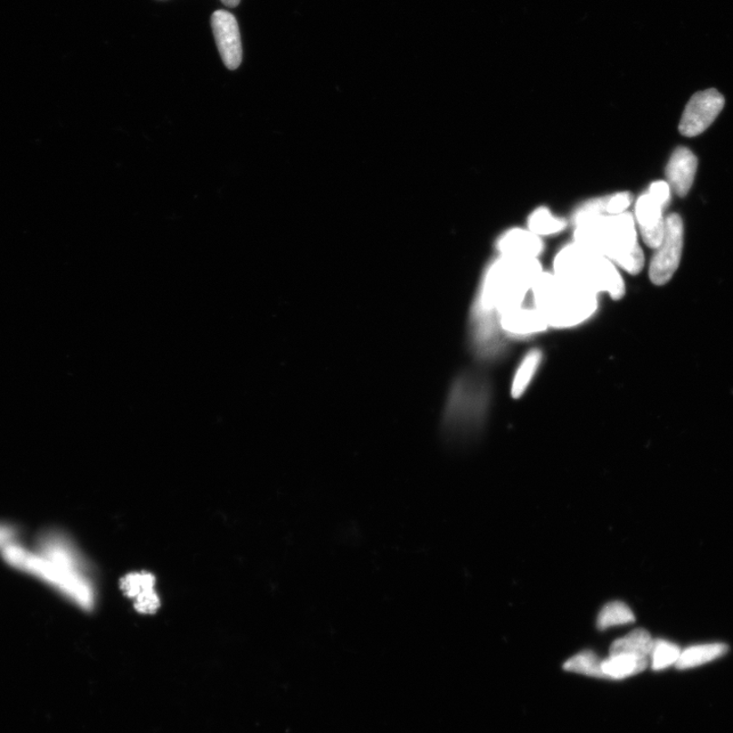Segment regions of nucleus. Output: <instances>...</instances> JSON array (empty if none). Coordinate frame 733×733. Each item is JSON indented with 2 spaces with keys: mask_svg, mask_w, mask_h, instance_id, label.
Segmentation results:
<instances>
[{
  "mask_svg": "<svg viewBox=\"0 0 733 733\" xmlns=\"http://www.w3.org/2000/svg\"><path fill=\"white\" fill-rule=\"evenodd\" d=\"M3 556L7 564L40 577L81 609L95 608L98 590L92 569L67 537L45 535L39 556L14 544L3 550Z\"/></svg>",
  "mask_w": 733,
  "mask_h": 733,
  "instance_id": "1",
  "label": "nucleus"
},
{
  "mask_svg": "<svg viewBox=\"0 0 733 733\" xmlns=\"http://www.w3.org/2000/svg\"><path fill=\"white\" fill-rule=\"evenodd\" d=\"M575 243L598 252L630 274H639L645 256L629 212L605 214L604 200H595L576 212Z\"/></svg>",
  "mask_w": 733,
  "mask_h": 733,
  "instance_id": "2",
  "label": "nucleus"
},
{
  "mask_svg": "<svg viewBox=\"0 0 733 733\" xmlns=\"http://www.w3.org/2000/svg\"><path fill=\"white\" fill-rule=\"evenodd\" d=\"M542 272L538 259L501 256L487 271L472 309V321L489 320L494 314L523 306Z\"/></svg>",
  "mask_w": 733,
  "mask_h": 733,
  "instance_id": "3",
  "label": "nucleus"
},
{
  "mask_svg": "<svg viewBox=\"0 0 733 733\" xmlns=\"http://www.w3.org/2000/svg\"><path fill=\"white\" fill-rule=\"evenodd\" d=\"M534 307L549 328H572L597 312L598 296L557 274L542 272L533 285Z\"/></svg>",
  "mask_w": 733,
  "mask_h": 733,
  "instance_id": "4",
  "label": "nucleus"
},
{
  "mask_svg": "<svg viewBox=\"0 0 733 733\" xmlns=\"http://www.w3.org/2000/svg\"><path fill=\"white\" fill-rule=\"evenodd\" d=\"M553 273L578 288L615 300L625 295V283L618 267L605 257L576 243L566 244L553 260Z\"/></svg>",
  "mask_w": 733,
  "mask_h": 733,
  "instance_id": "5",
  "label": "nucleus"
},
{
  "mask_svg": "<svg viewBox=\"0 0 733 733\" xmlns=\"http://www.w3.org/2000/svg\"><path fill=\"white\" fill-rule=\"evenodd\" d=\"M683 247V224L678 214L665 219V232L662 243L651 260L649 276L656 285H664L672 279L681 263Z\"/></svg>",
  "mask_w": 733,
  "mask_h": 733,
  "instance_id": "6",
  "label": "nucleus"
},
{
  "mask_svg": "<svg viewBox=\"0 0 733 733\" xmlns=\"http://www.w3.org/2000/svg\"><path fill=\"white\" fill-rule=\"evenodd\" d=\"M724 98L715 89L705 90L690 98L680 122V132L696 137L710 127L723 109Z\"/></svg>",
  "mask_w": 733,
  "mask_h": 733,
  "instance_id": "7",
  "label": "nucleus"
},
{
  "mask_svg": "<svg viewBox=\"0 0 733 733\" xmlns=\"http://www.w3.org/2000/svg\"><path fill=\"white\" fill-rule=\"evenodd\" d=\"M212 30L220 56L228 70H236L243 60V46L238 22L234 16L225 11H217L212 14Z\"/></svg>",
  "mask_w": 733,
  "mask_h": 733,
  "instance_id": "8",
  "label": "nucleus"
},
{
  "mask_svg": "<svg viewBox=\"0 0 733 733\" xmlns=\"http://www.w3.org/2000/svg\"><path fill=\"white\" fill-rule=\"evenodd\" d=\"M122 594L132 603L137 613L148 615L157 613L161 599L157 580L147 572H133L121 578Z\"/></svg>",
  "mask_w": 733,
  "mask_h": 733,
  "instance_id": "9",
  "label": "nucleus"
},
{
  "mask_svg": "<svg viewBox=\"0 0 733 733\" xmlns=\"http://www.w3.org/2000/svg\"><path fill=\"white\" fill-rule=\"evenodd\" d=\"M664 207L648 192L641 195L635 204V218L643 242L652 249L662 243L665 232Z\"/></svg>",
  "mask_w": 733,
  "mask_h": 733,
  "instance_id": "10",
  "label": "nucleus"
},
{
  "mask_svg": "<svg viewBox=\"0 0 733 733\" xmlns=\"http://www.w3.org/2000/svg\"><path fill=\"white\" fill-rule=\"evenodd\" d=\"M698 159L696 155L686 147L676 149L666 167L668 185L673 191L684 197L690 190L696 176Z\"/></svg>",
  "mask_w": 733,
  "mask_h": 733,
  "instance_id": "11",
  "label": "nucleus"
},
{
  "mask_svg": "<svg viewBox=\"0 0 733 733\" xmlns=\"http://www.w3.org/2000/svg\"><path fill=\"white\" fill-rule=\"evenodd\" d=\"M501 328L511 336L526 337L545 331L549 328L538 309L520 306L500 315Z\"/></svg>",
  "mask_w": 733,
  "mask_h": 733,
  "instance_id": "12",
  "label": "nucleus"
},
{
  "mask_svg": "<svg viewBox=\"0 0 733 733\" xmlns=\"http://www.w3.org/2000/svg\"><path fill=\"white\" fill-rule=\"evenodd\" d=\"M497 249L504 257L538 259L543 252L544 244L539 235L516 228L501 236L497 243Z\"/></svg>",
  "mask_w": 733,
  "mask_h": 733,
  "instance_id": "13",
  "label": "nucleus"
},
{
  "mask_svg": "<svg viewBox=\"0 0 733 733\" xmlns=\"http://www.w3.org/2000/svg\"><path fill=\"white\" fill-rule=\"evenodd\" d=\"M648 664L649 658L618 654L602 660L601 665L605 679L621 680L643 672Z\"/></svg>",
  "mask_w": 733,
  "mask_h": 733,
  "instance_id": "14",
  "label": "nucleus"
},
{
  "mask_svg": "<svg viewBox=\"0 0 733 733\" xmlns=\"http://www.w3.org/2000/svg\"><path fill=\"white\" fill-rule=\"evenodd\" d=\"M728 652L727 643H706V645L692 646L686 650L681 651L678 662L675 663L676 668L681 671L690 670L700 665L713 662L719 659Z\"/></svg>",
  "mask_w": 733,
  "mask_h": 733,
  "instance_id": "15",
  "label": "nucleus"
},
{
  "mask_svg": "<svg viewBox=\"0 0 733 733\" xmlns=\"http://www.w3.org/2000/svg\"><path fill=\"white\" fill-rule=\"evenodd\" d=\"M654 640L643 629H637L616 640L610 647V655L626 654L650 658Z\"/></svg>",
  "mask_w": 733,
  "mask_h": 733,
  "instance_id": "16",
  "label": "nucleus"
},
{
  "mask_svg": "<svg viewBox=\"0 0 733 733\" xmlns=\"http://www.w3.org/2000/svg\"><path fill=\"white\" fill-rule=\"evenodd\" d=\"M542 361V353L539 349H533L520 363L519 369L512 380L511 395L513 398H519L526 393L529 383L533 380L536 372L539 369Z\"/></svg>",
  "mask_w": 733,
  "mask_h": 733,
  "instance_id": "17",
  "label": "nucleus"
},
{
  "mask_svg": "<svg viewBox=\"0 0 733 733\" xmlns=\"http://www.w3.org/2000/svg\"><path fill=\"white\" fill-rule=\"evenodd\" d=\"M635 617L632 609L624 602H610L602 608L597 619L599 630H606L609 627L633 624Z\"/></svg>",
  "mask_w": 733,
  "mask_h": 733,
  "instance_id": "18",
  "label": "nucleus"
},
{
  "mask_svg": "<svg viewBox=\"0 0 733 733\" xmlns=\"http://www.w3.org/2000/svg\"><path fill=\"white\" fill-rule=\"evenodd\" d=\"M566 223L554 217L547 208H538L528 218V231L537 235H549L565 230Z\"/></svg>",
  "mask_w": 733,
  "mask_h": 733,
  "instance_id": "19",
  "label": "nucleus"
},
{
  "mask_svg": "<svg viewBox=\"0 0 733 733\" xmlns=\"http://www.w3.org/2000/svg\"><path fill=\"white\" fill-rule=\"evenodd\" d=\"M602 660L591 651H584L581 653L567 660L565 663V670L570 672L594 676V678H604L602 671Z\"/></svg>",
  "mask_w": 733,
  "mask_h": 733,
  "instance_id": "20",
  "label": "nucleus"
},
{
  "mask_svg": "<svg viewBox=\"0 0 733 733\" xmlns=\"http://www.w3.org/2000/svg\"><path fill=\"white\" fill-rule=\"evenodd\" d=\"M681 650L675 643L663 640L654 641L653 649L650 658L652 659V668L654 671H662L676 662L681 656Z\"/></svg>",
  "mask_w": 733,
  "mask_h": 733,
  "instance_id": "21",
  "label": "nucleus"
},
{
  "mask_svg": "<svg viewBox=\"0 0 733 733\" xmlns=\"http://www.w3.org/2000/svg\"><path fill=\"white\" fill-rule=\"evenodd\" d=\"M633 201L630 193H618L604 200L605 214L616 215L624 214L630 207Z\"/></svg>",
  "mask_w": 733,
  "mask_h": 733,
  "instance_id": "22",
  "label": "nucleus"
},
{
  "mask_svg": "<svg viewBox=\"0 0 733 733\" xmlns=\"http://www.w3.org/2000/svg\"><path fill=\"white\" fill-rule=\"evenodd\" d=\"M649 193L663 207L671 201V186L663 181H659L650 186Z\"/></svg>",
  "mask_w": 733,
  "mask_h": 733,
  "instance_id": "23",
  "label": "nucleus"
},
{
  "mask_svg": "<svg viewBox=\"0 0 733 733\" xmlns=\"http://www.w3.org/2000/svg\"><path fill=\"white\" fill-rule=\"evenodd\" d=\"M15 537L14 529L10 527L0 526V548H5L13 544Z\"/></svg>",
  "mask_w": 733,
  "mask_h": 733,
  "instance_id": "24",
  "label": "nucleus"
},
{
  "mask_svg": "<svg viewBox=\"0 0 733 733\" xmlns=\"http://www.w3.org/2000/svg\"><path fill=\"white\" fill-rule=\"evenodd\" d=\"M220 2L226 6L235 7L239 5L241 0H220Z\"/></svg>",
  "mask_w": 733,
  "mask_h": 733,
  "instance_id": "25",
  "label": "nucleus"
}]
</instances>
